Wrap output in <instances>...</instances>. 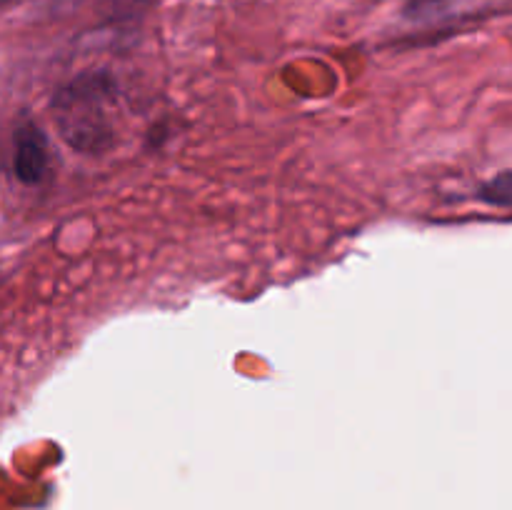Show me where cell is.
I'll return each mask as SVG.
<instances>
[{
    "mask_svg": "<svg viewBox=\"0 0 512 510\" xmlns=\"http://www.w3.org/2000/svg\"><path fill=\"white\" fill-rule=\"evenodd\" d=\"M55 128L70 148L100 153L113 145L118 133V90L108 73L90 70L55 93Z\"/></svg>",
    "mask_w": 512,
    "mask_h": 510,
    "instance_id": "6da1fadb",
    "label": "cell"
},
{
    "mask_svg": "<svg viewBox=\"0 0 512 510\" xmlns=\"http://www.w3.org/2000/svg\"><path fill=\"white\" fill-rule=\"evenodd\" d=\"M15 178L25 185H38L45 180L50 170V148L43 130L33 123H25L15 133V155H13Z\"/></svg>",
    "mask_w": 512,
    "mask_h": 510,
    "instance_id": "7a4b0ae2",
    "label": "cell"
}]
</instances>
